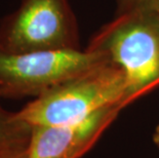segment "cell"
<instances>
[{
    "mask_svg": "<svg viewBox=\"0 0 159 158\" xmlns=\"http://www.w3.org/2000/svg\"><path fill=\"white\" fill-rule=\"evenodd\" d=\"M118 104L127 106L126 81L122 70L108 61L34 97L16 115L32 127L56 126Z\"/></svg>",
    "mask_w": 159,
    "mask_h": 158,
    "instance_id": "obj_1",
    "label": "cell"
},
{
    "mask_svg": "<svg viewBox=\"0 0 159 158\" xmlns=\"http://www.w3.org/2000/svg\"><path fill=\"white\" fill-rule=\"evenodd\" d=\"M89 47L102 50L122 70L127 105L159 86L157 15L115 16L93 36Z\"/></svg>",
    "mask_w": 159,
    "mask_h": 158,
    "instance_id": "obj_2",
    "label": "cell"
},
{
    "mask_svg": "<svg viewBox=\"0 0 159 158\" xmlns=\"http://www.w3.org/2000/svg\"><path fill=\"white\" fill-rule=\"evenodd\" d=\"M66 49H81L69 0H21L18 8L0 20V52Z\"/></svg>",
    "mask_w": 159,
    "mask_h": 158,
    "instance_id": "obj_3",
    "label": "cell"
},
{
    "mask_svg": "<svg viewBox=\"0 0 159 158\" xmlns=\"http://www.w3.org/2000/svg\"><path fill=\"white\" fill-rule=\"evenodd\" d=\"M110 61L102 50H47L19 55L0 52L2 97H36L70 78Z\"/></svg>",
    "mask_w": 159,
    "mask_h": 158,
    "instance_id": "obj_4",
    "label": "cell"
},
{
    "mask_svg": "<svg viewBox=\"0 0 159 158\" xmlns=\"http://www.w3.org/2000/svg\"><path fill=\"white\" fill-rule=\"evenodd\" d=\"M123 108L119 104L111 105L78 121L33 127L29 144L30 158H81Z\"/></svg>",
    "mask_w": 159,
    "mask_h": 158,
    "instance_id": "obj_5",
    "label": "cell"
},
{
    "mask_svg": "<svg viewBox=\"0 0 159 158\" xmlns=\"http://www.w3.org/2000/svg\"><path fill=\"white\" fill-rule=\"evenodd\" d=\"M0 95V151L30 143L33 127L23 121L16 112L4 109Z\"/></svg>",
    "mask_w": 159,
    "mask_h": 158,
    "instance_id": "obj_6",
    "label": "cell"
},
{
    "mask_svg": "<svg viewBox=\"0 0 159 158\" xmlns=\"http://www.w3.org/2000/svg\"><path fill=\"white\" fill-rule=\"evenodd\" d=\"M126 13L159 15V0H117L116 16Z\"/></svg>",
    "mask_w": 159,
    "mask_h": 158,
    "instance_id": "obj_7",
    "label": "cell"
},
{
    "mask_svg": "<svg viewBox=\"0 0 159 158\" xmlns=\"http://www.w3.org/2000/svg\"><path fill=\"white\" fill-rule=\"evenodd\" d=\"M29 144L16 146L0 151V158H30Z\"/></svg>",
    "mask_w": 159,
    "mask_h": 158,
    "instance_id": "obj_8",
    "label": "cell"
},
{
    "mask_svg": "<svg viewBox=\"0 0 159 158\" xmlns=\"http://www.w3.org/2000/svg\"><path fill=\"white\" fill-rule=\"evenodd\" d=\"M152 140H153L154 145L157 147V149L159 150V120L156 124L153 132V136H152Z\"/></svg>",
    "mask_w": 159,
    "mask_h": 158,
    "instance_id": "obj_9",
    "label": "cell"
},
{
    "mask_svg": "<svg viewBox=\"0 0 159 158\" xmlns=\"http://www.w3.org/2000/svg\"><path fill=\"white\" fill-rule=\"evenodd\" d=\"M157 18H158V22H159V15H157Z\"/></svg>",
    "mask_w": 159,
    "mask_h": 158,
    "instance_id": "obj_10",
    "label": "cell"
}]
</instances>
